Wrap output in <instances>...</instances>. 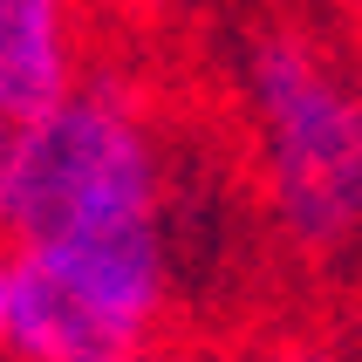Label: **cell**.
Returning <instances> with one entry per match:
<instances>
[{
	"label": "cell",
	"instance_id": "6da1fadb",
	"mask_svg": "<svg viewBox=\"0 0 362 362\" xmlns=\"http://www.w3.org/2000/svg\"><path fill=\"white\" fill-rule=\"evenodd\" d=\"M212 62L233 158L287 281L362 301V41L335 0L219 7Z\"/></svg>",
	"mask_w": 362,
	"mask_h": 362
},
{
	"label": "cell",
	"instance_id": "7a4b0ae2",
	"mask_svg": "<svg viewBox=\"0 0 362 362\" xmlns=\"http://www.w3.org/2000/svg\"><path fill=\"white\" fill-rule=\"evenodd\" d=\"M178 328H192V308H185V246L171 219L14 246L7 362H117Z\"/></svg>",
	"mask_w": 362,
	"mask_h": 362
},
{
	"label": "cell",
	"instance_id": "3957f363",
	"mask_svg": "<svg viewBox=\"0 0 362 362\" xmlns=\"http://www.w3.org/2000/svg\"><path fill=\"white\" fill-rule=\"evenodd\" d=\"M96 62L89 0H0V117L35 123L76 96Z\"/></svg>",
	"mask_w": 362,
	"mask_h": 362
},
{
	"label": "cell",
	"instance_id": "277c9868",
	"mask_svg": "<svg viewBox=\"0 0 362 362\" xmlns=\"http://www.w3.org/2000/svg\"><path fill=\"white\" fill-rule=\"evenodd\" d=\"M96 55L110 62H171L219 21V0H89Z\"/></svg>",
	"mask_w": 362,
	"mask_h": 362
},
{
	"label": "cell",
	"instance_id": "5b68a950",
	"mask_svg": "<svg viewBox=\"0 0 362 362\" xmlns=\"http://www.w3.org/2000/svg\"><path fill=\"white\" fill-rule=\"evenodd\" d=\"M335 315H342L335 301H274L226 342V362H362L356 328H342Z\"/></svg>",
	"mask_w": 362,
	"mask_h": 362
},
{
	"label": "cell",
	"instance_id": "8992f818",
	"mask_svg": "<svg viewBox=\"0 0 362 362\" xmlns=\"http://www.w3.org/2000/svg\"><path fill=\"white\" fill-rule=\"evenodd\" d=\"M117 362H226V342L219 335H205V328H178V335H164L151 349H130Z\"/></svg>",
	"mask_w": 362,
	"mask_h": 362
},
{
	"label": "cell",
	"instance_id": "52a82bcc",
	"mask_svg": "<svg viewBox=\"0 0 362 362\" xmlns=\"http://www.w3.org/2000/svg\"><path fill=\"white\" fill-rule=\"evenodd\" d=\"M14 349V246L0 240V362Z\"/></svg>",
	"mask_w": 362,
	"mask_h": 362
},
{
	"label": "cell",
	"instance_id": "ba28073f",
	"mask_svg": "<svg viewBox=\"0 0 362 362\" xmlns=\"http://www.w3.org/2000/svg\"><path fill=\"white\" fill-rule=\"evenodd\" d=\"M335 14H342V21H349V35L362 41V0H335Z\"/></svg>",
	"mask_w": 362,
	"mask_h": 362
},
{
	"label": "cell",
	"instance_id": "9c48e42d",
	"mask_svg": "<svg viewBox=\"0 0 362 362\" xmlns=\"http://www.w3.org/2000/svg\"><path fill=\"white\" fill-rule=\"evenodd\" d=\"M7 158H14V123L0 117V185H7Z\"/></svg>",
	"mask_w": 362,
	"mask_h": 362
},
{
	"label": "cell",
	"instance_id": "30bf717a",
	"mask_svg": "<svg viewBox=\"0 0 362 362\" xmlns=\"http://www.w3.org/2000/svg\"><path fill=\"white\" fill-rule=\"evenodd\" d=\"M349 315H356V356H362V301H356V308H349Z\"/></svg>",
	"mask_w": 362,
	"mask_h": 362
}]
</instances>
